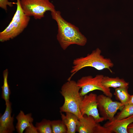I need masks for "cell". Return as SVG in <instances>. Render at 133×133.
Wrapping results in <instances>:
<instances>
[{"mask_svg":"<svg viewBox=\"0 0 133 133\" xmlns=\"http://www.w3.org/2000/svg\"><path fill=\"white\" fill-rule=\"evenodd\" d=\"M101 53V50L97 48L85 56L75 59L70 71L71 74L68 80H71L72 77L79 71L87 67H92L99 70L107 69L112 73L111 68L113 67L114 64L110 58H105L102 55Z\"/></svg>","mask_w":133,"mask_h":133,"instance_id":"7a4b0ae2","label":"cell"},{"mask_svg":"<svg viewBox=\"0 0 133 133\" xmlns=\"http://www.w3.org/2000/svg\"><path fill=\"white\" fill-rule=\"evenodd\" d=\"M20 0L14 3L17 5L16 12L9 24L0 33V41L3 42L13 39L22 33L27 26L30 17L26 15L21 6Z\"/></svg>","mask_w":133,"mask_h":133,"instance_id":"277c9868","label":"cell"},{"mask_svg":"<svg viewBox=\"0 0 133 133\" xmlns=\"http://www.w3.org/2000/svg\"><path fill=\"white\" fill-rule=\"evenodd\" d=\"M97 96V94L92 93L84 95L80 104L79 109L82 116L85 115L91 116L97 122L99 123L104 120L99 115L98 109Z\"/></svg>","mask_w":133,"mask_h":133,"instance_id":"ba28073f","label":"cell"},{"mask_svg":"<svg viewBox=\"0 0 133 133\" xmlns=\"http://www.w3.org/2000/svg\"><path fill=\"white\" fill-rule=\"evenodd\" d=\"M102 84L106 88L113 87L115 88L128 86L129 85V83L125 81L123 79L120 78L118 77L113 78L106 76H104L102 79Z\"/></svg>","mask_w":133,"mask_h":133,"instance_id":"5bb4252c","label":"cell"},{"mask_svg":"<svg viewBox=\"0 0 133 133\" xmlns=\"http://www.w3.org/2000/svg\"><path fill=\"white\" fill-rule=\"evenodd\" d=\"M103 76L102 74H97L94 77L89 75L82 77L78 80L77 83L81 89L80 95L83 97L91 91L98 90L102 92L105 95L112 98L113 95L110 88H106L102 84Z\"/></svg>","mask_w":133,"mask_h":133,"instance_id":"8992f818","label":"cell"},{"mask_svg":"<svg viewBox=\"0 0 133 133\" xmlns=\"http://www.w3.org/2000/svg\"><path fill=\"white\" fill-rule=\"evenodd\" d=\"M5 105V111L0 118V133H11L15 130L13 123L14 116H11V103L9 101Z\"/></svg>","mask_w":133,"mask_h":133,"instance_id":"30bf717a","label":"cell"},{"mask_svg":"<svg viewBox=\"0 0 133 133\" xmlns=\"http://www.w3.org/2000/svg\"><path fill=\"white\" fill-rule=\"evenodd\" d=\"M17 123L16 127L18 133H22L33 122V119L31 113L25 114L22 111H20L16 117Z\"/></svg>","mask_w":133,"mask_h":133,"instance_id":"4fadbf2b","label":"cell"},{"mask_svg":"<svg viewBox=\"0 0 133 133\" xmlns=\"http://www.w3.org/2000/svg\"><path fill=\"white\" fill-rule=\"evenodd\" d=\"M128 86L120 87L115 88L114 94L116 98L124 105L128 104L131 95L128 92Z\"/></svg>","mask_w":133,"mask_h":133,"instance_id":"9a60e30c","label":"cell"},{"mask_svg":"<svg viewBox=\"0 0 133 133\" xmlns=\"http://www.w3.org/2000/svg\"><path fill=\"white\" fill-rule=\"evenodd\" d=\"M111 98L103 94L97 96L98 107L104 120H113L117 110H121L124 106L120 102L113 101Z\"/></svg>","mask_w":133,"mask_h":133,"instance_id":"52a82bcc","label":"cell"},{"mask_svg":"<svg viewBox=\"0 0 133 133\" xmlns=\"http://www.w3.org/2000/svg\"><path fill=\"white\" fill-rule=\"evenodd\" d=\"M51 14L57 24V39L62 49L65 50L72 45L83 46L86 44V37L78 27L64 19L60 11L55 10L51 12Z\"/></svg>","mask_w":133,"mask_h":133,"instance_id":"6da1fadb","label":"cell"},{"mask_svg":"<svg viewBox=\"0 0 133 133\" xmlns=\"http://www.w3.org/2000/svg\"><path fill=\"white\" fill-rule=\"evenodd\" d=\"M128 104H133V95H131V99Z\"/></svg>","mask_w":133,"mask_h":133,"instance_id":"603a6c76","label":"cell"},{"mask_svg":"<svg viewBox=\"0 0 133 133\" xmlns=\"http://www.w3.org/2000/svg\"><path fill=\"white\" fill-rule=\"evenodd\" d=\"M9 0H0V7L6 11L7 10V6H9L10 7H12L13 6L14 3L9 1Z\"/></svg>","mask_w":133,"mask_h":133,"instance_id":"ffe728a7","label":"cell"},{"mask_svg":"<svg viewBox=\"0 0 133 133\" xmlns=\"http://www.w3.org/2000/svg\"><path fill=\"white\" fill-rule=\"evenodd\" d=\"M80 89L77 82L71 80H68L62 85L60 93L64 98V101L60 108V112L72 113L76 115L79 119L83 116L79 109L83 97L80 94Z\"/></svg>","mask_w":133,"mask_h":133,"instance_id":"3957f363","label":"cell"},{"mask_svg":"<svg viewBox=\"0 0 133 133\" xmlns=\"http://www.w3.org/2000/svg\"><path fill=\"white\" fill-rule=\"evenodd\" d=\"M133 115V104H130L124 105L120 111L115 116L114 119L120 120Z\"/></svg>","mask_w":133,"mask_h":133,"instance_id":"ac0fdd59","label":"cell"},{"mask_svg":"<svg viewBox=\"0 0 133 133\" xmlns=\"http://www.w3.org/2000/svg\"><path fill=\"white\" fill-rule=\"evenodd\" d=\"M20 3L25 14L33 17L35 19L44 17L46 11L55 10L54 5L50 0H20Z\"/></svg>","mask_w":133,"mask_h":133,"instance_id":"5b68a950","label":"cell"},{"mask_svg":"<svg viewBox=\"0 0 133 133\" xmlns=\"http://www.w3.org/2000/svg\"><path fill=\"white\" fill-rule=\"evenodd\" d=\"M76 131L79 133H111L108 128L101 126L91 116L85 115L80 119Z\"/></svg>","mask_w":133,"mask_h":133,"instance_id":"9c48e42d","label":"cell"},{"mask_svg":"<svg viewBox=\"0 0 133 133\" xmlns=\"http://www.w3.org/2000/svg\"><path fill=\"white\" fill-rule=\"evenodd\" d=\"M128 133H133V123L130 124L127 128Z\"/></svg>","mask_w":133,"mask_h":133,"instance_id":"7402d4cb","label":"cell"},{"mask_svg":"<svg viewBox=\"0 0 133 133\" xmlns=\"http://www.w3.org/2000/svg\"><path fill=\"white\" fill-rule=\"evenodd\" d=\"M51 125L52 133H67L66 127L62 120L51 121Z\"/></svg>","mask_w":133,"mask_h":133,"instance_id":"d6986e66","label":"cell"},{"mask_svg":"<svg viewBox=\"0 0 133 133\" xmlns=\"http://www.w3.org/2000/svg\"><path fill=\"white\" fill-rule=\"evenodd\" d=\"M8 73V70L7 69L4 70L3 72V84L1 87L2 89L1 97L4 100L5 104L10 101V95L11 94V92L7 80Z\"/></svg>","mask_w":133,"mask_h":133,"instance_id":"2e32d148","label":"cell"},{"mask_svg":"<svg viewBox=\"0 0 133 133\" xmlns=\"http://www.w3.org/2000/svg\"><path fill=\"white\" fill-rule=\"evenodd\" d=\"M51 121L43 119L39 122H36L35 127L38 133H52Z\"/></svg>","mask_w":133,"mask_h":133,"instance_id":"e0dca14e","label":"cell"},{"mask_svg":"<svg viewBox=\"0 0 133 133\" xmlns=\"http://www.w3.org/2000/svg\"><path fill=\"white\" fill-rule=\"evenodd\" d=\"M65 115L61 112L62 120L66 126L67 133H75L76 131L79 119L74 114L70 112H66Z\"/></svg>","mask_w":133,"mask_h":133,"instance_id":"7c38bea8","label":"cell"},{"mask_svg":"<svg viewBox=\"0 0 133 133\" xmlns=\"http://www.w3.org/2000/svg\"><path fill=\"white\" fill-rule=\"evenodd\" d=\"M133 123V115L120 120L114 119L106 122L103 126L108 129L112 133H128V126Z\"/></svg>","mask_w":133,"mask_h":133,"instance_id":"8fae6325","label":"cell"},{"mask_svg":"<svg viewBox=\"0 0 133 133\" xmlns=\"http://www.w3.org/2000/svg\"><path fill=\"white\" fill-rule=\"evenodd\" d=\"M25 133H38L37 130L35 127H34L32 123L31 125L27 127L25 129Z\"/></svg>","mask_w":133,"mask_h":133,"instance_id":"44dd1931","label":"cell"}]
</instances>
